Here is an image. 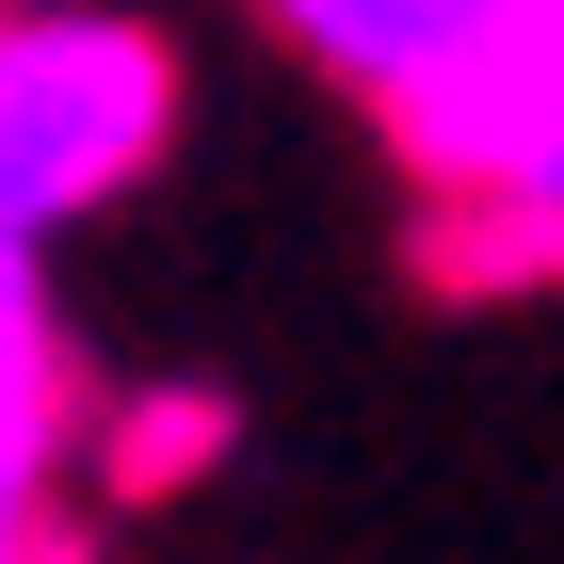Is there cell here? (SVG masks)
<instances>
[{
  "instance_id": "cell-1",
  "label": "cell",
  "mask_w": 564,
  "mask_h": 564,
  "mask_svg": "<svg viewBox=\"0 0 564 564\" xmlns=\"http://www.w3.org/2000/svg\"><path fill=\"white\" fill-rule=\"evenodd\" d=\"M388 113L484 259H564V0H468L388 82Z\"/></svg>"
},
{
  "instance_id": "cell-2",
  "label": "cell",
  "mask_w": 564,
  "mask_h": 564,
  "mask_svg": "<svg viewBox=\"0 0 564 564\" xmlns=\"http://www.w3.org/2000/svg\"><path fill=\"white\" fill-rule=\"evenodd\" d=\"M177 130V65L130 17H0V242L130 194Z\"/></svg>"
},
{
  "instance_id": "cell-3",
  "label": "cell",
  "mask_w": 564,
  "mask_h": 564,
  "mask_svg": "<svg viewBox=\"0 0 564 564\" xmlns=\"http://www.w3.org/2000/svg\"><path fill=\"white\" fill-rule=\"evenodd\" d=\"M48 435H65V339H48L33 242H0V564L33 549V500H48Z\"/></svg>"
},
{
  "instance_id": "cell-4",
  "label": "cell",
  "mask_w": 564,
  "mask_h": 564,
  "mask_svg": "<svg viewBox=\"0 0 564 564\" xmlns=\"http://www.w3.org/2000/svg\"><path fill=\"white\" fill-rule=\"evenodd\" d=\"M274 17H291V33L323 48V65H355V82L388 97L403 65H420V48L452 33V17H468V0H274Z\"/></svg>"
},
{
  "instance_id": "cell-5",
  "label": "cell",
  "mask_w": 564,
  "mask_h": 564,
  "mask_svg": "<svg viewBox=\"0 0 564 564\" xmlns=\"http://www.w3.org/2000/svg\"><path fill=\"white\" fill-rule=\"evenodd\" d=\"M226 452V403H145V435H130V484H177V468H210Z\"/></svg>"
}]
</instances>
